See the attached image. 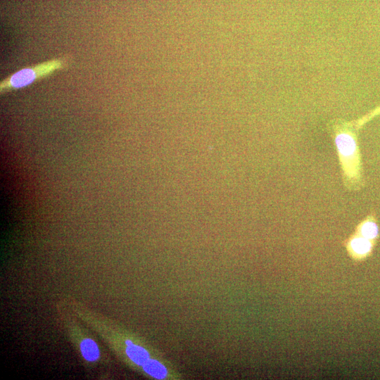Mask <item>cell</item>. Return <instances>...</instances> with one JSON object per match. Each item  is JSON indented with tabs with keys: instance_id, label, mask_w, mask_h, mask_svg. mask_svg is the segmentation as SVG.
Instances as JSON below:
<instances>
[{
	"instance_id": "8",
	"label": "cell",
	"mask_w": 380,
	"mask_h": 380,
	"mask_svg": "<svg viewBox=\"0 0 380 380\" xmlns=\"http://www.w3.org/2000/svg\"><path fill=\"white\" fill-rule=\"evenodd\" d=\"M379 113H380V106L376 108L375 110H374L373 111H372L371 113H369V114H367V115H365V117H363L362 118H361L360 120H359L357 122V127H360L364 124L367 122L369 120H370L372 118L379 115Z\"/></svg>"
},
{
	"instance_id": "7",
	"label": "cell",
	"mask_w": 380,
	"mask_h": 380,
	"mask_svg": "<svg viewBox=\"0 0 380 380\" xmlns=\"http://www.w3.org/2000/svg\"><path fill=\"white\" fill-rule=\"evenodd\" d=\"M143 368L148 374L156 379H161L167 375V369L164 365L155 360L148 359Z\"/></svg>"
},
{
	"instance_id": "5",
	"label": "cell",
	"mask_w": 380,
	"mask_h": 380,
	"mask_svg": "<svg viewBox=\"0 0 380 380\" xmlns=\"http://www.w3.org/2000/svg\"><path fill=\"white\" fill-rule=\"evenodd\" d=\"M126 353L129 359L138 365L143 366L149 359L148 352L142 347L126 341Z\"/></svg>"
},
{
	"instance_id": "6",
	"label": "cell",
	"mask_w": 380,
	"mask_h": 380,
	"mask_svg": "<svg viewBox=\"0 0 380 380\" xmlns=\"http://www.w3.org/2000/svg\"><path fill=\"white\" fill-rule=\"evenodd\" d=\"M80 350L84 358L89 362L96 361L100 355L97 344L90 338H86L82 341Z\"/></svg>"
},
{
	"instance_id": "4",
	"label": "cell",
	"mask_w": 380,
	"mask_h": 380,
	"mask_svg": "<svg viewBox=\"0 0 380 380\" xmlns=\"http://www.w3.org/2000/svg\"><path fill=\"white\" fill-rule=\"evenodd\" d=\"M354 232L376 243L379 237V227L375 215H368L356 226Z\"/></svg>"
},
{
	"instance_id": "1",
	"label": "cell",
	"mask_w": 380,
	"mask_h": 380,
	"mask_svg": "<svg viewBox=\"0 0 380 380\" xmlns=\"http://www.w3.org/2000/svg\"><path fill=\"white\" fill-rule=\"evenodd\" d=\"M334 142L344 186L348 191L360 190L365 185L360 149L355 135L350 131H336Z\"/></svg>"
},
{
	"instance_id": "3",
	"label": "cell",
	"mask_w": 380,
	"mask_h": 380,
	"mask_svg": "<svg viewBox=\"0 0 380 380\" xmlns=\"http://www.w3.org/2000/svg\"><path fill=\"white\" fill-rule=\"evenodd\" d=\"M343 244L350 258L355 262H360L372 255L376 243L353 232Z\"/></svg>"
},
{
	"instance_id": "2",
	"label": "cell",
	"mask_w": 380,
	"mask_h": 380,
	"mask_svg": "<svg viewBox=\"0 0 380 380\" xmlns=\"http://www.w3.org/2000/svg\"><path fill=\"white\" fill-rule=\"evenodd\" d=\"M68 64L69 58L63 56L20 69L1 81L0 91L4 94L25 87L58 70L65 68Z\"/></svg>"
}]
</instances>
